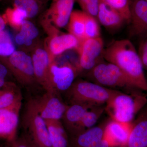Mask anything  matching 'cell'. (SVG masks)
Here are the masks:
<instances>
[{
	"mask_svg": "<svg viewBox=\"0 0 147 147\" xmlns=\"http://www.w3.org/2000/svg\"><path fill=\"white\" fill-rule=\"evenodd\" d=\"M104 50L103 40L100 37L85 39L80 42L77 50L79 55V71H90L101 62Z\"/></svg>",
	"mask_w": 147,
	"mask_h": 147,
	"instance_id": "obj_9",
	"label": "cell"
},
{
	"mask_svg": "<svg viewBox=\"0 0 147 147\" xmlns=\"http://www.w3.org/2000/svg\"><path fill=\"white\" fill-rule=\"evenodd\" d=\"M133 127V123L110 121L105 127L103 137L113 147L126 146Z\"/></svg>",
	"mask_w": 147,
	"mask_h": 147,
	"instance_id": "obj_15",
	"label": "cell"
},
{
	"mask_svg": "<svg viewBox=\"0 0 147 147\" xmlns=\"http://www.w3.org/2000/svg\"><path fill=\"white\" fill-rule=\"evenodd\" d=\"M97 18L102 26L110 30L118 29L126 22L118 11L100 0Z\"/></svg>",
	"mask_w": 147,
	"mask_h": 147,
	"instance_id": "obj_19",
	"label": "cell"
},
{
	"mask_svg": "<svg viewBox=\"0 0 147 147\" xmlns=\"http://www.w3.org/2000/svg\"><path fill=\"white\" fill-rule=\"evenodd\" d=\"M49 1H55V0H49Z\"/></svg>",
	"mask_w": 147,
	"mask_h": 147,
	"instance_id": "obj_37",
	"label": "cell"
},
{
	"mask_svg": "<svg viewBox=\"0 0 147 147\" xmlns=\"http://www.w3.org/2000/svg\"><path fill=\"white\" fill-rule=\"evenodd\" d=\"M45 121L53 147H71L68 133L61 121Z\"/></svg>",
	"mask_w": 147,
	"mask_h": 147,
	"instance_id": "obj_21",
	"label": "cell"
},
{
	"mask_svg": "<svg viewBox=\"0 0 147 147\" xmlns=\"http://www.w3.org/2000/svg\"><path fill=\"white\" fill-rule=\"evenodd\" d=\"M75 0H55L49 8L40 15V19L47 21L57 28L67 26L73 11Z\"/></svg>",
	"mask_w": 147,
	"mask_h": 147,
	"instance_id": "obj_11",
	"label": "cell"
},
{
	"mask_svg": "<svg viewBox=\"0 0 147 147\" xmlns=\"http://www.w3.org/2000/svg\"><path fill=\"white\" fill-rule=\"evenodd\" d=\"M30 53L37 83L40 85L46 92L57 94L51 84L50 57L44 47L43 42H40Z\"/></svg>",
	"mask_w": 147,
	"mask_h": 147,
	"instance_id": "obj_7",
	"label": "cell"
},
{
	"mask_svg": "<svg viewBox=\"0 0 147 147\" xmlns=\"http://www.w3.org/2000/svg\"><path fill=\"white\" fill-rule=\"evenodd\" d=\"M9 75H11L8 69L0 62V88L9 82L8 78Z\"/></svg>",
	"mask_w": 147,
	"mask_h": 147,
	"instance_id": "obj_32",
	"label": "cell"
},
{
	"mask_svg": "<svg viewBox=\"0 0 147 147\" xmlns=\"http://www.w3.org/2000/svg\"><path fill=\"white\" fill-rule=\"evenodd\" d=\"M89 71L88 75L94 82H93L102 86L131 91L136 90L125 74L114 64L100 62Z\"/></svg>",
	"mask_w": 147,
	"mask_h": 147,
	"instance_id": "obj_5",
	"label": "cell"
},
{
	"mask_svg": "<svg viewBox=\"0 0 147 147\" xmlns=\"http://www.w3.org/2000/svg\"><path fill=\"white\" fill-rule=\"evenodd\" d=\"M47 34L43 45L49 54L50 63L65 51L72 49L77 50L79 48V40L69 33H64L55 28Z\"/></svg>",
	"mask_w": 147,
	"mask_h": 147,
	"instance_id": "obj_8",
	"label": "cell"
},
{
	"mask_svg": "<svg viewBox=\"0 0 147 147\" xmlns=\"http://www.w3.org/2000/svg\"><path fill=\"white\" fill-rule=\"evenodd\" d=\"M105 126L93 127L73 136H68L71 147H92L102 139Z\"/></svg>",
	"mask_w": 147,
	"mask_h": 147,
	"instance_id": "obj_17",
	"label": "cell"
},
{
	"mask_svg": "<svg viewBox=\"0 0 147 147\" xmlns=\"http://www.w3.org/2000/svg\"><path fill=\"white\" fill-rule=\"evenodd\" d=\"M92 107L93 106L81 103H73L67 106L61 120L68 134L73 131L84 114Z\"/></svg>",
	"mask_w": 147,
	"mask_h": 147,
	"instance_id": "obj_20",
	"label": "cell"
},
{
	"mask_svg": "<svg viewBox=\"0 0 147 147\" xmlns=\"http://www.w3.org/2000/svg\"><path fill=\"white\" fill-rule=\"evenodd\" d=\"M147 103V98L144 95L128 94L119 91L105 104V110L113 120L131 123Z\"/></svg>",
	"mask_w": 147,
	"mask_h": 147,
	"instance_id": "obj_3",
	"label": "cell"
},
{
	"mask_svg": "<svg viewBox=\"0 0 147 147\" xmlns=\"http://www.w3.org/2000/svg\"><path fill=\"white\" fill-rule=\"evenodd\" d=\"M118 11L129 24L130 20L129 0H100Z\"/></svg>",
	"mask_w": 147,
	"mask_h": 147,
	"instance_id": "obj_27",
	"label": "cell"
},
{
	"mask_svg": "<svg viewBox=\"0 0 147 147\" xmlns=\"http://www.w3.org/2000/svg\"><path fill=\"white\" fill-rule=\"evenodd\" d=\"M146 1L147 2V0H146Z\"/></svg>",
	"mask_w": 147,
	"mask_h": 147,
	"instance_id": "obj_40",
	"label": "cell"
},
{
	"mask_svg": "<svg viewBox=\"0 0 147 147\" xmlns=\"http://www.w3.org/2000/svg\"><path fill=\"white\" fill-rule=\"evenodd\" d=\"M29 138V147H38L32 141L30 137Z\"/></svg>",
	"mask_w": 147,
	"mask_h": 147,
	"instance_id": "obj_35",
	"label": "cell"
},
{
	"mask_svg": "<svg viewBox=\"0 0 147 147\" xmlns=\"http://www.w3.org/2000/svg\"><path fill=\"white\" fill-rule=\"evenodd\" d=\"M12 7L24 10L28 19L40 16L45 10L49 0H9Z\"/></svg>",
	"mask_w": 147,
	"mask_h": 147,
	"instance_id": "obj_23",
	"label": "cell"
},
{
	"mask_svg": "<svg viewBox=\"0 0 147 147\" xmlns=\"http://www.w3.org/2000/svg\"><path fill=\"white\" fill-rule=\"evenodd\" d=\"M98 37H100V28L96 18L86 12L85 22V39L96 38Z\"/></svg>",
	"mask_w": 147,
	"mask_h": 147,
	"instance_id": "obj_28",
	"label": "cell"
},
{
	"mask_svg": "<svg viewBox=\"0 0 147 147\" xmlns=\"http://www.w3.org/2000/svg\"><path fill=\"white\" fill-rule=\"evenodd\" d=\"M130 32L134 36H147V2L146 0H129Z\"/></svg>",
	"mask_w": 147,
	"mask_h": 147,
	"instance_id": "obj_14",
	"label": "cell"
},
{
	"mask_svg": "<svg viewBox=\"0 0 147 147\" xmlns=\"http://www.w3.org/2000/svg\"><path fill=\"white\" fill-rule=\"evenodd\" d=\"M2 1V0H0V2H1V1Z\"/></svg>",
	"mask_w": 147,
	"mask_h": 147,
	"instance_id": "obj_38",
	"label": "cell"
},
{
	"mask_svg": "<svg viewBox=\"0 0 147 147\" xmlns=\"http://www.w3.org/2000/svg\"><path fill=\"white\" fill-rule=\"evenodd\" d=\"M103 57L119 67L135 89L147 91V80L142 61L130 40L122 39L112 42L104 49Z\"/></svg>",
	"mask_w": 147,
	"mask_h": 147,
	"instance_id": "obj_1",
	"label": "cell"
},
{
	"mask_svg": "<svg viewBox=\"0 0 147 147\" xmlns=\"http://www.w3.org/2000/svg\"><path fill=\"white\" fill-rule=\"evenodd\" d=\"M2 16L6 24L17 31L24 21L28 19L26 11L14 7L7 8Z\"/></svg>",
	"mask_w": 147,
	"mask_h": 147,
	"instance_id": "obj_26",
	"label": "cell"
},
{
	"mask_svg": "<svg viewBox=\"0 0 147 147\" xmlns=\"http://www.w3.org/2000/svg\"><path fill=\"white\" fill-rule=\"evenodd\" d=\"M118 91L94 82L79 80L74 81L66 92L71 104L81 103L94 106L105 105Z\"/></svg>",
	"mask_w": 147,
	"mask_h": 147,
	"instance_id": "obj_2",
	"label": "cell"
},
{
	"mask_svg": "<svg viewBox=\"0 0 147 147\" xmlns=\"http://www.w3.org/2000/svg\"><path fill=\"white\" fill-rule=\"evenodd\" d=\"M57 94L46 92L39 98L33 99L38 112L45 121H61L67 108Z\"/></svg>",
	"mask_w": 147,
	"mask_h": 147,
	"instance_id": "obj_12",
	"label": "cell"
},
{
	"mask_svg": "<svg viewBox=\"0 0 147 147\" xmlns=\"http://www.w3.org/2000/svg\"><path fill=\"white\" fill-rule=\"evenodd\" d=\"M15 37L16 44L22 51L30 53L41 41L39 30L32 21L27 19L24 21Z\"/></svg>",
	"mask_w": 147,
	"mask_h": 147,
	"instance_id": "obj_16",
	"label": "cell"
},
{
	"mask_svg": "<svg viewBox=\"0 0 147 147\" xmlns=\"http://www.w3.org/2000/svg\"><path fill=\"white\" fill-rule=\"evenodd\" d=\"M138 54L144 69L147 70V38L141 43Z\"/></svg>",
	"mask_w": 147,
	"mask_h": 147,
	"instance_id": "obj_31",
	"label": "cell"
},
{
	"mask_svg": "<svg viewBox=\"0 0 147 147\" xmlns=\"http://www.w3.org/2000/svg\"><path fill=\"white\" fill-rule=\"evenodd\" d=\"M50 78L55 91L66 92L75 81L79 70L68 63L59 64L55 60L50 63Z\"/></svg>",
	"mask_w": 147,
	"mask_h": 147,
	"instance_id": "obj_10",
	"label": "cell"
},
{
	"mask_svg": "<svg viewBox=\"0 0 147 147\" xmlns=\"http://www.w3.org/2000/svg\"><path fill=\"white\" fill-rule=\"evenodd\" d=\"M6 24L2 15H0V36L3 34L5 30Z\"/></svg>",
	"mask_w": 147,
	"mask_h": 147,
	"instance_id": "obj_34",
	"label": "cell"
},
{
	"mask_svg": "<svg viewBox=\"0 0 147 147\" xmlns=\"http://www.w3.org/2000/svg\"><path fill=\"white\" fill-rule=\"evenodd\" d=\"M125 147V146H124V147Z\"/></svg>",
	"mask_w": 147,
	"mask_h": 147,
	"instance_id": "obj_39",
	"label": "cell"
},
{
	"mask_svg": "<svg viewBox=\"0 0 147 147\" xmlns=\"http://www.w3.org/2000/svg\"><path fill=\"white\" fill-rule=\"evenodd\" d=\"M85 15L83 11L74 10L67 24L69 33L79 40L80 43L85 39Z\"/></svg>",
	"mask_w": 147,
	"mask_h": 147,
	"instance_id": "obj_25",
	"label": "cell"
},
{
	"mask_svg": "<svg viewBox=\"0 0 147 147\" xmlns=\"http://www.w3.org/2000/svg\"><path fill=\"white\" fill-rule=\"evenodd\" d=\"M83 11L92 12L96 11L98 7L99 0H76Z\"/></svg>",
	"mask_w": 147,
	"mask_h": 147,
	"instance_id": "obj_30",
	"label": "cell"
},
{
	"mask_svg": "<svg viewBox=\"0 0 147 147\" xmlns=\"http://www.w3.org/2000/svg\"><path fill=\"white\" fill-rule=\"evenodd\" d=\"M22 101L0 109V139L11 143L16 139Z\"/></svg>",
	"mask_w": 147,
	"mask_h": 147,
	"instance_id": "obj_13",
	"label": "cell"
},
{
	"mask_svg": "<svg viewBox=\"0 0 147 147\" xmlns=\"http://www.w3.org/2000/svg\"><path fill=\"white\" fill-rule=\"evenodd\" d=\"M99 143H100V142H99ZM99 144H98L96 145V146H93L92 147H99Z\"/></svg>",
	"mask_w": 147,
	"mask_h": 147,
	"instance_id": "obj_36",
	"label": "cell"
},
{
	"mask_svg": "<svg viewBox=\"0 0 147 147\" xmlns=\"http://www.w3.org/2000/svg\"><path fill=\"white\" fill-rule=\"evenodd\" d=\"M22 100L21 91L15 83L9 81L0 88V109Z\"/></svg>",
	"mask_w": 147,
	"mask_h": 147,
	"instance_id": "obj_24",
	"label": "cell"
},
{
	"mask_svg": "<svg viewBox=\"0 0 147 147\" xmlns=\"http://www.w3.org/2000/svg\"><path fill=\"white\" fill-rule=\"evenodd\" d=\"M105 110V107L103 105L93 106L90 108L84 114L73 131L68 134V136L76 135L94 127Z\"/></svg>",
	"mask_w": 147,
	"mask_h": 147,
	"instance_id": "obj_22",
	"label": "cell"
},
{
	"mask_svg": "<svg viewBox=\"0 0 147 147\" xmlns=\"http://www.w3.org/2000/svg\"><path fill=\"white\" fill-rule=\"evenodd\" d=\"M125 147H147V108L133 123Z\"/></svg>",
	"mask_w": 147,
	"mask_h": 147,
	"instance_id": "obj_18",
	"label": "cell"
},
{
	"mask_svg": "<svg viewBox=\"0 0 147 147\" xmlns=\"http://www.w3.org/2000/svg\"><path fill=\"white\" fill-rule=\"evenodd\" d=\"M0 62L21 85L29 86L37 83L31 56L28 53L16 50L9 57H0Z\"/></svg>",
	"mask_w": 147,
	"mask_h": 147,
	"instance_id": "obj_4",
	"label": "cell"
},
{
	"mask_svg": "<svg viewBox=\"0 0 147 147\" xmlns=\"http://www.w3.org/2000/svg\"><path fill=\"white\" fill-rule=\"evenodd\" d=\"M11 144V147H29V138L16 139Z\"/></svg>",
	"mask_w": 147,
	"mask_h": 147,
	"instance_id": "obj_33",
	"label": "cell"
},
{
	"mask_svg": "<svg viewBox=\"0 0 147 147\" xmlns=\"http://www.w3.org/2000/svg\"><path fill=\"white\" fill-rule=\"evenodd\" d=\"M16 48L7 31L0 36V57H7L12 55Z\"/></svg>",
	"mask_w": 147,
	"mask_h": 147,
	"instance_id": "obj_29",
	"label": "cell"
},
{
	"mask_svg": "<svg viewBox=\"0 0 147 147\" xmlns=\"http://www.w3.org/2000/svg\"><path fill=\"white\" fill-rule=\"evenodd\" d=\"M23 124L29 132L30 138L38 147H53L45 120L38 112L33 99L27 104Z\"/></svg>",
	"mask_w": 147,
	"mask_h": 147,
	"instance_id": "obj_6",
	"label": "cell"
}]
</instances>
